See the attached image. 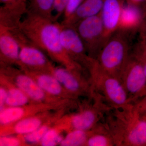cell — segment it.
<instances>
[{"mask_svg":"<svg viewBox=\"0 0 146 146\" xmlns=\"http://www.w3.org/2000/svg\"><path fill=\"white\" fill-rule=\"evenodd\" d=\"M20 29L35 46L67 68L74 66L60 41L61 24L48 18L27 12Z\"/></svg>","mask_w":146,"mask_h":146,"instance_id":"1","label":"cell"},{"mask_svg":"<svg viewBox=\"0 0 146 146\" xmlns=\"http://www.w3.org/2000/svg\"><path fill=\"white\" fill-rule=\"evenodd\" d=\"M126 33L118 30L99 54V63L106 72L113 74L123 67L129 47Z\"/></svg>","mask_w":146,"mask_h":146,"instance_id":"2","label":"cell"},{"mask_svg":"<svg viewBox=\"0 0 146 146\" xmlns=\"http://www.w3.org/2000/svg\"><path fill=\"white\" fill-rule=\"evenodd\" d=\"M73 27L81 38L86 52L98 55L106 43L101 13L82 20Z\"/></svg>","mask_w":146,"mask_h":146,"instance_id":"3","label":"cell"},{"mask_svg":"<svg viewBox=\"0 0 146 146\" xmlns=\"http://www.w3.org/2000/svg\"><path fill=\"white\" fill-rule=\"evenodd\" d=\"M13 34L20 47L19 63L24 66L37 70L52 71L44 52L27 37L20 28L9 31Z\"/></svg>","mask_w":146,"mask_h":146,"instance_id":"4","label":"cell"},{"mask_svg":"<svg viewBox=\"0 0 146 146\" xmlns=\"http://www.w3.org/2000/svg\"><path fill=\"white\" fill-rule=\"evenodd\" d=\"M125 0H104L101 15L106 42L117 31Z\"/></svg>","mask_w":146,"mask_h":146,"instance_id":"5","label":"cell"},{"mask_svg":"<svg viewBox=\"0 0 146 146\" xmlns=\"http://www.w3.org/2000/svg\"><path fill=\"white\" fill-rule=\"evenodd\" d=\"M60 38L62 46L71 59L73 57L81 60L87 59L86 49L74 28L61 24Z\"/></svg>","mask_w":146,"mask_h":146,"instance_id":"6","label":"cell"},{"mask_svg":"<svg viewBox=\"0 0 146 146\" xmlns=\"http://www.w3.org/2000/svg\"><path fill=\"white\" fill-rule=\"evenodd\" d=\"M28 4L19 5H3L0 7V29L11 31L20 28Z\"/></svg>","mask_w":146,"mask_h":146,"instance_id":"7","label":"cell"},{"mask_svg":"<svg viewBox=\"0 0 146 146\" xmlns=\"http://www.w3.org/2000/svg\"><path fill=\"white\" fill-rule=\"evenodd\" d=\"M104 0H83L74 13L60 23L73 27L84 19L98 15L101 12Z\"/></svg>","mask_w":146,"mask_h":146,"instance_id":"8","label":"cell"},{"mask_svg":"<svg viewBox=\"0 0 146 146\" xmlns=\"http://www.w3.org/2000/svg\"><path fill=\"white\" fill-rule=\"evenodd\" d=\"M20 47L9 31L0 29V54L2 60L9 63L19 62Z\"/></svg>","mask_w":146,"mask_h":146,"instance_id":"9","label":"cell"},{"mask_svg":"<svg viewBox=\"0 0 146 146\" xmlns=\"http://www.w3.org/2000/svg\"><path fill=\"white\" fill-rule=\"evenodd\" d=\"M126 86L128 91L136 94L143 89L146 84V77L143 65L132 62L126 70Z\"/></svg>","mask_w":146,"mask_h":146,"instance_id":"10","label":"cell"},{"mask_svg":"<svg viewBox=\"0 0 146 146\" xmlns=\"http://www.w3.org/2000/svg\"><path fill=\"white\" fill-rule=\"evenodd\" d=\"M141 18L137 6L127 3L123 7L118 30L127 32L133 30L138 25Z\"/></svg>","mask_w":146,"mask_h":146,"instance_id":"11","label":"cell"},{"mask_svg":"<svg viewBox=\"0 0 146 146\" xmlns=\"http://www.w3.org/2000/svg\"><path fill=\"white\" fill-rule=\"evenodd\" d=\"M16 81L18 88L32 99L40 101L44 97V91L29 76L20 74L16 77Z\"/></svg>","mask_w":146,"mask_h":146,"instance_id":"12","label":"cell"},{"mask_svg":"<svg viewBox=\"0 0 146 146\" xmlns=\"http://www.w3.org/2000/svg\"><path fill=\"white\" fill-rule=\"evenodd\" d=\"M104 89L110 99L116 104L122 105L126 102L127 97L125 90L116 78H106L104 81Z\"/></svg>","mask_w":146,"mask_h":146,"instance_id":"13","label":"cell"},{"mask_svg":"<svg viewBox=\"0 0 146 146\" xmlns=\"http://www.w3.org/2000/svg\"><path fill=\"white\" fill-rule=\"evenodd\" d=\"M54 2L55 0H29L27 12L53 21Z\"/></svg>","mask_w":146,"mask_h":146,"instance_id":"14","label":"cell"},{"mask_svg":"<svg viewBox=\"0 0 146 146\" xmlns=\"http://www.w3.org/2000/svg\"><path fill=\"white\" fill-rule=\"evenodd\" d=\"M37 84L44 91L53 95L61 93L62 88L59 82L53 75L41 73L36 76Z\"/></svg>","mask_w":146,"mask_h":146,"instance_id":"15","label":"cell"},{"mask_svg":"<svg viewBox=\"0 0 146 146\" xmlns=\"http://www.w3.org/2000/svg\"><path fill=\"white\" fill-rule=\"evenodd\" d=\"M53 75L60 83L68 90L72 91H77L79 84L77 80L68 69L57 68L55 69Z\"/></svg>","mask_w":146,"mask_h":146,"instance_id":"16","label":"cell"},{"mask_svg":"<svg viewBox=\"0 0 146 146\" xmlns=\"http://www.w3.org/2000/svg\"><path fill=\"white\" fill-rule=\"evenodd\" d=\"M128 139L131 145H142L146 143V121L141 120L136 123L129 133Z\"/></svg>","mask_w":146,"mask_h":146,"instance_id":"17","label":"cell"},{"mask_svg":"<svg viewBox=\"0 0 146 146\" xmlns=\"http://www.w3.org/2000/svg\"><path fill=\"white\" fill-rule=\"evenodd\" d=\"M95 120L94 113L91 111H86L74 117L72 123L76 129L84 131L93 125Z\"/></svg>","mask_w":146,"mask_h":146,"instance_id":"18","label":"cell"},{"mask_svg":"<svg viewBox=\"0 0 146 146\" xmlns=\"http://www.w3.org/2000/svg\"><path fill=\"white\" fill-rule=\"evenodd\" d=\"M28 102L27 95L20 89H11L7 92L5 104L11 107H20Z\"/></svg>","mask_w":146,"mask_h":146,"instance_id":"19","label":"cell"},{"mask_svg":"<svg viewBox=\"0 0 146 146\" xmlns=\"http://www.w3.org/2000/svg\"><path fill=\"white\" fill-rule=\"evenodd\" d=\"M41 125V121L37 118H27L18 122L15 125L14 130L19 134H27L36 130Z\"/></svg>","mask_w":146,"mask_h":146,"instance_id":"20","label":"cell"},{"mask_svg":"<svg viewBox=\"0 0 146 146\" xmlns=\"http://www.w3.org/2000/svg\"><path fill=\"white\" fill-rule=\"evenodd\" d=\"M24 114V110L20 107H11L1 110L0 122L7 125L21 119Z\"/></svg>","mask_w":146,"mask_h":146,"instance_id":"21","label":"cell"},{"mask_svg":"<svg viewBox=\"0 0 146 146\" xmlns=\"http://www.w3.org/2000/svg\"><path fill=\"white\" fill-rule=\"evenodd\" d=\"M86 133L83 130L76 129L68 134L60 142L63 146H76L82 145L86 141Z\"/></svg>","mask_w":146,"mask_h":146,"instance_id":"22","label":"cell"},{"mask_svg":"<svg viewBox=\"0 0 146 146\" xmlns=\"http://www.w3.org/2000/svg\"><path fill=\"white\" fill-rule=\"evenodd\" d=\"M63 139L54 129H50L46 131L41 140V144L44 146H55L60 143Z\"/></svg>","mask_w":146,"mask_h":146,"instance_id":"23","label":"cell"},{"mask_svg":"<svg viewBox=\"0 0 146 146\" xmlns=\"http://www.w3.org/2000/svg\"><path fill=\"white\" fill-rule=\"evenodd\" d=\"M48 130V127L46 126H40L34 131L26 134L24 136V139L25 141L30 143H37L42 140L43 136Z\"/></svg>","mask_w":146,"mask_h":146,"instance_id":"24","label":"cell"},{"mask_svg":"<svg viewBox=\"0 0 146 146\" xmlns=\"http://www.w3.org/2000/svg\"><path fill=\"white\" fill-rule=\"evenodd\" d=\"M69 0H55L54 8L53 13V20L57 22L61 16H63Z\"/></svg>","mask_w":146,"mask_h":146,"instance_id":"25","label":"cell"},{"mask_svg":"<svg viewBox=\"0 0 146 146\" xmlns=\"http://www.w3.org/2000/svg\"><path fill=\"white\" fill-rule=\"evenodd\" d=\"M108 144L107 138L102 135H96L91 137L88 141L90 146H106Z\"/></svg>","mask_w":146,"mask_h":146,"instance_id":"26","label":"cell"},{"mask_svg":"<svg viewBox=\"0 0 146 146\" xmlns=\"http://www.w3.org/2000/svg\"><path fill=\"white\" fill-rule=\"evenodd\" d=\"M18 139L12 137H2L0 139V146H16L19 145Z\"/></svg>","mask_w":146,"mask_h":146,"instance_id":"27","label":"cell"},{"mask_svg":"<svg viewBox=\"0 0 146 146\" xmlns=\"http://www.w3.org/2000/svg\"><path fill=\"white\" fill-rule=\"evenodd\" d=\"M29 0H0L3 5H19L28 4Z\"/></svg>","mask_w":146,"mask_h":146,"instance_id":"28","label":"cell"},{"mask_svg":"<svg viewBox=\"0 0 146 146\" xmlns=\"http://www.w3.org/2000/svg\"><path fill=\"white\" fill-rule=\"evenodd\" d=\"M7 92L3 88L0 89V106H1V110H2L3 106L5 103L6 100L7 98Z\"/></svg>","mask_w":146,"mask_h":146,"instance_id":"29","label":"cell"},{"mask_svg":"<svg viewBox=\"0 0 146 146\" xmlns=\"http://www.w3.org/2000/svg\"><path fill=\"white\" fill-rule=\"evenodd\" d=\"M128 4L137 6L138 4L143 1L145 0H126Z\"/></svg>","mask_w":146,"mask_h":146,"instance_id":"30","label":"cell"},{"mask_svg":"<svg viewBox=\"0 0 146 146\" xmlns=\"http://www.w3.org/2000/svg\"><path fill=\"white\" fill-rule=\"evenodd\" d=\"M143 67L144 73H145V75L146 77V58H145V63H144V65H143Z\"/></svg>","mask_w":146,"mask_h":146,"instance_id":"31","label":"cell"}]
</instances>
